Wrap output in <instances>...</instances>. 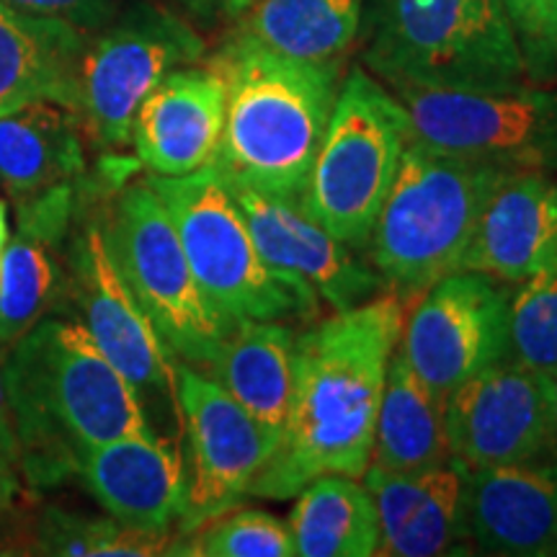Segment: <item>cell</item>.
Returning a JSON list of instances; mask_svg holds the SVG:
<instances>
[{"label":"cell","mask_w":557,"mask_h":557,"mask_svg":"<svg viewBox=\"0 0 557 557\" xmlns=\"http://www.w3.org/2000/svg\"><path fill=\"white\" fill-rule=\"evenodd\" d=\"M406 312V299L382 292L295 336L287 426L248 496L287 500L320 475H364Z\"/></svg>","instance_id":"6da1fadb"},{"label":"cell","mask_w":557,"mask_h":557,"mask_svg":"<svg viewBox=\"0 0 557 557\" xmlns=\"http://www.w3.org/2000/svg\"><path fill=\"white\" fill-rule=\"evenodd\" d=\"M5 389L21 475L37 491L75 475L83 449L152 434L139 389L96 346L81 320L45 315L9 346Z\"/></svg>","instance_id":"7a4b0ae2"},{"label":"cell","mask_w":557,"mask_h":557,"mask_svg":"<svg viewBox=\"0 0 557 557\" xmlns=\"http://www.w3.org/2000/svg\"><path fill=\"white\" fill-rule=\"evenodd\" d=\"M227 83L209 165L230 184L299 201L341 88V60H295L230 34L212 58Z\"/></svg>","instance_id":"3957f363"},{"label":"cell","mask_w":557,"mask_h":557,"mask_svg":"<svg viewBox=\"0 0 557 557\" xmlns=\"http://www.w3.org/2000/svg\"><path fill=\"white\" fill-rule=\"evenodd\" d=\"M506 173L410 137L364 248L385 292L408 302L462 269L485 201Z\"/></svg>","instance_id":"277c9868"},{"label":"cell","mask_w":557,"mask_h":557,"mask_svg":"<svg viewBox=\"0 0 557 557\" xmlns=\"http://www.w3.org/2000/svg\"><path fill=\"white\" fill-rule=\"evenodd\" d=\"M148 181L169 209L201 295L227 331L250 320L284 323L318 315L315 292L263 261L238 201L212 165Z\"/></svg>","instance_id":"5b68a950"},{"label":"cell","mask_w":557,"mask_h":557,"mask_svg":"<svg viewBox=\"0 0 557 557\" xmlns=\"http://www.w3.org/2000/svg\"><path fill=\"white\" fill-rule=\"evenodd\" d=\"M364 60L389 88H504L529 81L500 0H377Z\"/></svg>","instance_id":"8992f818"},{"label":"cell","mask_w":557,"mask_h":557,"mask_svg":"<svg viewBox=\"0 0 557 557\" xmlns=\"http://www.w3.org/2000/svg\"><path fill=\"white\" fill-rule=\"evenodd\" d=\"M408 143V111L398 96L354 67L341 81L299 207L344 246L364 250Z\"/></svg>","instance_id":"52a82bcc"},{"label":"cell","mask_w":557,"mask_h":557,"mask_svg":"<svg viewBox=\"0 0 557 557\" xmlns=\"http://www.w3.org/2000/svg\"><path fill=\"white\" fill-rule=\"evenodd\" d=\"M101 230L111 259L169 351L207 372L230 331L201 295L169 209L148 178L116 194Z\"/></svg>","instance_id":"ba28073f"},{"label":"cell","mask_w":557,"mask_h":557,"mask_svg":"<svg viewBox=\"0 0 557 557\" xmlns=\"http://www.w3.org/2000/svg\"><path fill=\"white\" fill-rule=\"evenodd\" d=\"M410 137L504 171H557V94L537 83L504 88H393Z\"/></svg>","instance_id":"9c48e42d"},{"label":"cell","mask_w":557,"mask_h":557,"mask_svg":"<svg viewBox=\"0 0 557 557\" xmlns=\"http://www.w3.org/2000/svg\"><path fill=\"white\" fill-rule=\"evenodd\" d=\"M205 50V39L178 13L156 3L129 5L83 47L75 114L103 148H124L139 103Z\"/></svg>","instance_id":"30bf717a"},{"label":"cell","mask_w":557,"mask_h":557,"mask_svg":"<svg viewBox=\"0 0 557 557\" xmlns=\"http://www.w3.org/2000/svg\"><path fill=\"white\" fill-rule=\"evenodd\" d=\"M513 284L457 269L418 295L406 312L400 351L413 372L449 395L465 380L508 359V308Z\"/></svg>","instance_id":"8fae6325"},{"label":"cell","mask_w":557,"mask_h":557,"mask_svg":"<svg viewBox=\"0 0 557 557\" xmlns=\"http://www.w3.org/2000/svg\"><path fill=\"white\" fill-rule=\"evenodd\" d=\"M173 395L189 438L191 472L178 532H191L207 519L240 506L276 442L259 426L205 369L173 364Z\"/></svg>","instance_id":"7c38bea8"},{"label":"cell","mask_w":557,"mask_h":557,"mask_svg":"<svg viewBox=\"0 0 557 557\" xmlns=\"http://www.w3.org/2000/svg\"><path fill=\"white\" fill-rule=\"evenodd\" d=\"M451 457L468 470L553 457V421L545 377L500 361L465 380L444 406Z\"/></svg>","instance_id":"4fadbf2b"},{"label":"cell","mask_w":557,"mask_h":557,"mask_svg":"<svg viewBox=\"0 0 557 557\" xmlns=\"http://www.w3.org/2000/svg\"><path fill=\"white\" fill-rule=\"evenodd\" d=\"M225 184L238 201L263 261L278 274L308 284L333 312L357 308L385 292V284L369 261L359 259L357 250L310 220L299 201L271 197L230 181Z\"/></svg>","instance_id":"5bb4252c"},{"label":"cell","mask_w":557,"mask_h":557,"mask_svg":"<svg viewBox=\"0 0 557 557\" xmlns=\"http://www.w3.org/2000/svg\"><path fill=\"white\" fill-rule=\"evenodd\" d=\"M70 292L81 323L139 389H173V354L111 259L103 230L88 222L70 250Z\"/></svg>","instance_id":"9a60e30c"},{"label":"cell","mask_w":557,"mask_h":557,"mask_svg":"<svg viewBox=\"0 0 557 557\" xmlns=\"http://www.w3.org/2000/svg\"><path fill=\"white\" fill-rule=\"evenodd\" d=\"M227 83L212 60L165 75L139 103L129 143L150 176H186L218 156L225 129Z\"/></svg>","instance_id":"2e32d148"},{"label":"cell","mask_w":557,"mask_h":557,"mask_svg":"<svg viewBox=\"0 0 557 557\" xmlns=\"http://www.w3.org/2000/svg\"><path fill=\"white\" fill-rule=\"evenodd\" d=\"M361 478L377 506L380 555L434 557L470 545V470L459 459L416 472L369 465Z\"/></svg>","instance_id":"e0dca14e"},{"label":"cell","mask_w":557,"mask_h":557,"mask_svg":"<svg viewBox=\"0 0 557 557\" xmlns=\"http://www.w3.org/2000/svg\"><path fill=\"white\" fill-rule=\"evenodd\" d=\"M75 475L109 517L143 532L171 534L184 511V462L156 434L124 436L83 449Z\"/></svg>","instance_id":"ac0fdd59"},{"label":"cell","mask_w":557,"mask_h":557,"mask_svg":"<svg viewBox=\"0 0 557 557\" xmlns=\"http://www.w3.org/2000/svg\"><path fill=\"white\" fill-rule=\"evenodd\" d=\"M468 529L478 553L557 555V455L470 470Z\"/></svg>","instance_id":"d6986e66"},{"label":"cell","mask_w":557,"mask_h":557,"mask_svg":"<svg viewBox=\"0 0 557 557\" xmlns=\"http://www.w3.org/2000/svg\"><path fill=\"white\" fill-rule=\"evenodd\" d=\"M557 259V178L508 171L487 197L462 269L519 284Z\"/></svg>","instance_id":"ffe728a7"},{"label":"cell","mask_w":557,"mask_h":557,"mask_svg":"<svg viewBox=\"0 0 557 557\" xmlns=\"http://www.w3.org/2000/svg\"><path fill=\"white\" fill-rule=\"evenodd\" d=\"M73 186L21 201L18 227L0 256V346L29 333L62 289L58 240L65 235Z\"/></svg>","instance_id":"44dd1931"},{"label":"cell","mask_w":557,"mask_h":557,"mask_svg":"<svg viewBox=\"0 0 557 557\" xmlns=\"http://www.w3.org/2000/svg\"><path fill=\"white\" fill-rule=\"evenodd\" d=\"M88 34L0 3V114L52 101L75 111Z\"/></svg>","instance_id":"7402d4cb"},{"label":"cell","mask_w":557,"mask_h":557,"mask_svg":"<svg viewBox=\"0 0 557 557\" xmlns=\"http://www.w3.org/2000/svg\"><path fill=\"white\" fill-rule=\"evenodd\" d=\"M81 116L52 101L0 114V186L29 201L73 186L83 173Z\"/></svg>","instance_id":"603a6c76"},{"label":"cell","mask_w":557,"mask_h":557,"mask_svg":"<svg viewBox=\"0 0 557 557\" xmlns=\"http://www.w3.org/2000/svg\"><path fill=\"white\" fill-rule=\"evenodd\" d=\"M292 354L295 333L287 323L250 320L230 329L207 369L209 377L218 380L274 442L289 416Z\"/></svg>","instance_id":"cb8c5ba5"},{"label":"cell","mask_w":557,"mask_h":557,"mask_svg":"<svg viewBox=\"0 0 557 557\" xmlns=\"http://www.w3.org/2000/svg\"><path fill=\"white\" fill-rule=\"evenodd\" d=\"M444 406L447 395L418 377L398 344L382 387L369 465L387 472H416L451 459Z\"/></svg>","instance_id":"d4e9b609"},{"label":"cell","mask_w":557,"mask_h":557,"mask_svg":"<svg viewBox=\"0 0 557 557\" xmlns=\"http://www.w3.org/2000/svg\"><path fill=\"white\" fill-rule=\"evenodd\" d=\"M289 534L299 557L380 555V517L364 480L320 475L295 496Z\"/></svg>","instance_id":"484cf974"},{"label":"cell","mask_w":557,"mask_h":557,"mask_svg":"<svg viewBox=\"0 0 557 557\" xmlns=\"http://www.w3.org/2000/svg\"><path fill=\"white\" fill-rule=\"evenodd\" d=\"M364 0H256L233 34L295 60H341L357 39Z\"/></svg>","instance_id":"4316f807"},{"label":"cell","mask_w":557,"mask_h":557,"mask_svg":"<svg viewBox=\"0 0 557 557\" xmlns=\"http://www.w3.org/2000/svg\"><path fill=\"white\" fill-rule=\"evenodd\" d=\"M171 542V534L143 532L114 517H81L52 508L39 521L37 553L65 557H152L169 555Z\"/></svg>","instance_id":"83f0119b"},{"label":"cell","mask_w":557,"mask_h":557,"mask_svg":"<svg viewBox=\"0 0 557 557\" xmlns=\"http://www.w3.org/2000/svg\"><path fill=\"white\" fill-rule=\"evenodd\" d=\"M169 555L197 557H292L287 521L261 508H227L171 542Z\"/></svg>","instance_id":"f1b7e54d"},{"label":"cell","mask_w":557,"mask_h":557,"mask_svg":"<svg viewBox=\"0 0 557 557\" xmlns=\"http://www.w3.org/2000/svg\"><path fill=\"white\" fill-rule=\"evenodd\" d=\"M508 346V361L537 374L557 369V259L513 287Z\"/></svg>","instance_id":"f546056e"},{"label":"cell","mask_w":557,"mask_h":557,"mask_svg":"<svg viewBox=\"0 0 557 557\" xmlns=\"http://www.w3.org/2000/svg\"><path fill=\"white\" fill-rule=\"evenodd\" d=\"M511 21L529 83L557 81V0H500Z\"/></svg>","instance_id":"4dcf8cb0"},{"label":"cell","mask_w":557,"mask_h":557,"mask_svg":"<svg viewBox=\"0 0 557 557\" xmlns=\"http://www.w3.org/2000/svg\"><path fill=\"white\" fill-rule=\"evenodd\" d=\"M0 3L32 16L65 21L75 29L90 34L114 18L116 0H0Z\"/></svg>","instance_id":"1f68e13d"},{"label":"cell","mask_w":557,"mask_h":557,"mask_svg":"<svg viewBox=\"0 0 557 557\" xmlns=\"http://www.w3.org/2000/svg\"><path fill=\"white\" fill-rule=\"evenodd\" d=\"M5 354H9V346H0V483L21 496L26 485L21 475V447L16 426H13L9 389H5Z\"/></svg>","instance_id":"d6a6232c"},{"label":"cell","mask_w":557,"mask_h":557,"mask_svg":"<svg viewBox=\"0 0 557 557\" xmlns=\"http://www.w3.org/2000/svg\"><path fill=\"white\" fill-rule=\"evenodd\" d=\"M194 18L205 24H222V21H238L256 0H178Z\"/></svg>","instance_id":"836d02e7"},{"label":"cell","mask_w":557,"mask_h":557,"mask_svg":"<svg viewBox=\"0 0 557 557\" xmlns=\"http://www.w3.org/2000/svg\"><path fill=\"white\" fill-rule=\"evenodd\" d=\"M542 377H545V387H547L549 421H553V444H555V455H557V369L549 374H542Z\"/></svg>","instance_id":"e575fe53"},{"label":"cell","mask_w":557,"mask_h":557,"mask_svg":"<svg viewBox=\"0 0 557 557\" xmlns=\"http://www.w3.org/2000/svg\"><path fill=\"white\" fill-rule=\"evenodd\" d=\"M9 238H11V222H9V207H5V201L0 199V256H3L5 246H9Z\"/></svg>","instance_id":"d590c367"},{"label":"cell","mask_w":557,"mask_h":557,"mask_svg":"<svg viewBox=\"0 0 557 557\" xmlns=\"http://www.w3.org/2000/svg\"><path fill=\"white\" fill-rule=\"evenodd\" d=\"M16 498H18L16 491H11L9 485L0 483V519L5 517V511H9V508L13 506V500H16Z\"/></svg>","instance_id":"8d00e7d4"}]
</instances>
